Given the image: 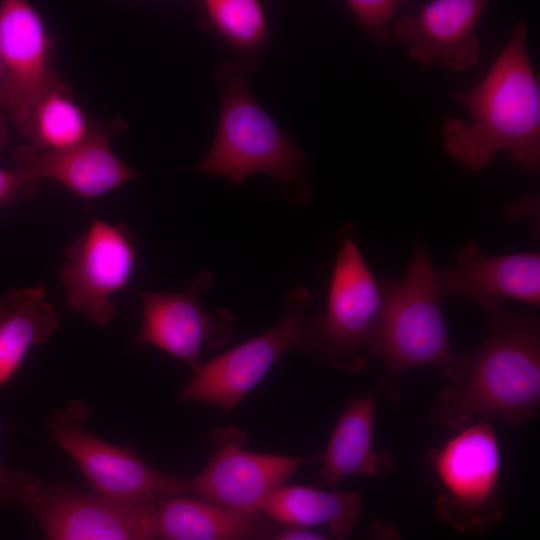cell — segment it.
<instances>
[{"instance_id":"cell-1","label":"cell","mask_w":540,"mask_h":540,"mask_svg":"<svg viewBox=\"0 0 540 540\" xmlns=\"http://www.w3.org/2000/svg\"><path fill=\"white\" fill-rule=\"evenodd\" d=\"M488 335L457 355L430 418L459 430L494 415L510 427L535 417L540 404V322L504 302L486 309Z\"/></svg>"},{"instance_id":"cell-2","label":"cell","mask_w":540,"mask_h":540,"mask_svg":"<svg viewBox=\"0 0 540 540\" xmlns=\"http://www.w3.org/2000/svg\"><path fill=\"white\" fill-rule=\"evenodd\" d=\"M527 23L518 20L511 37L483 79L450 97L468 109L471 121L447 120L443 145L461 166L485 169L496 153L534 173L540 167V88L527 49Z\"/></svg>"},{"instance_id":"cell-3","label":"cell","mask_w":540,"mask_h":540,"mask_svg":"<svg viewBox=\"0 0 540 540\" xmlns=\"http://www.w3.org/2000/svg\"><path fill=\"white\" fill-rule=\"evenodd\" d=\"M379 283L382 308L369 354L383 359L382 380L391 401L397 403L403 394L401 375L406 370L434 366L445 377L458 353L449 341L436 288V268L421 237L404 276Z\"/></svg>"},{"instance_id":"cell-4","label":"cell","mask_w":540,"mask_h":540,"mask_svg":"<svg viewBox=\"0 0 540 540\" xmlns=\"http://www.w3.org/2000/svg\"><path fill=\"white\" fill-rule=\"evenodd\" d=\"M247 67L224 62L215 78L221 90L218 127L208 153L196 168L235 184L264 173L292 181L302 172L305 156L259 105L247 83Z\"/></svg>"},{"instance_id":"cell-5","label":"cell","mask_w":540,"mask_h":540,"mask_svg":"<svg viewBox=\"0 0 540 540\" xmlns=\"http://www.w3.org/2000/svg\"><path fill=\"white\" fill-rule=\"evenodd\" d=\"M441 486L434 508L453 530L482 535L504 515L500 450L492 417H479L427 454Z\"/></svg>"},{"instance_id":"cell-6","label":"cell","mask_w":540,"mask_h":540,"mask_svg":"<svg viewBox=\"0 0 540 540\" xmlns=\"http://www.w3.org/2000/svg\"><path fill=\"white\" fill-rule=\"evenodd\" d=\"M326 311L312 316L309 354L320 364L359 371L382 308L380 283L367 265L352 230H341Z\"/></svg>"},{"instance_id":"cell-7","label":"cell","mask_w":540,"mask_h":540,"mask_svg":"<svg viewBox=\"0 0 540 540\" xmlns=\"http://www.w3.org/2000/svg\"><path fill=\"white\" fill-rule=\"evenodd\" d=\"M310 292L296 287L286 298V313L271 330L200 365L180 391L182 401H204L227 411L254 388L272 365L292 351L310 352Z\"/></svg>"},{"instance_id":"cell-8","label":"cell","mask_w":540,"mask_h":540,"mask_svg":"<svg viewBox=\"0 0 540 540\" xmlns=\"http://www.w3.org/2000/svg\"><path fill=\"white\" fill-rule=\"evenodd\" d=\"M157 495L113 499L82 493L68 482L36 478L23 504L46 540H155Z\"/></svg>"},{"instance_id":"cell-9","label":"cell","mask_w":540,"mask_h":540,"mask_svg":"<svg viewBox=\"0 0 540 540\" xmlns=\"http://www.w3.org/2000/svg\"><path fill=\"white\" fill-rule=\"evenodd\" d=\"M88 405L73 400L56 411L50 422L52 437L77 463L96 494L113 499L143 495H186L188 480L163 473L145 462L133 449L107 443L84 425Z\"/></svg>"},{"instance_id":"cell-10","label":"cell","mask_w":540,"mask_h":540,"mask_svg":"<svg viewBox=\"0 0 540 540\" xmlns=\"http://www.w3.org/2000/svg\"><path fill=\"white\" fill-rule=\"evenodd\" d=\"M64 255L60 276L67 305L97 326L108 325L116 313L111 296L129 284L134 271L132 232L122 223L94 219Z\"/></svg>"},{"instance_id":"cell-11","label":"cell","mask_w":540,"mask_h":540,"mask_svg":"<svg viewBox=\"0 0 540 540\" xmlns=\"http://www.w3.org/2000/svg\"><path fill=\"white\" fill-rule=\"evenodd\" d=\"M245 440V434L236 427L215 430L211 435L212 456L188 480L189 493L235 512L253 514L299 467L322 460V453L292 457L250 452L243 448Z\"/></svg>"},{"instance_id":"cell-12","label":"cell","mask_w":540,"mask_h":540,"mask_svg":"<svg viewBox=\"0 0 540 540\" xmlns=\"http://www.w3.org/2000/svg\"><path fill=\"white\" fill-rule=\"evenodd\" d=\"M53 47V37L31 3L0 2V110L17 129L40 97L62 80Z\"/></svg>"},{"instance_id":"cell-13","label":"cell","mask_w":540,"mask_h":540,"mask_svg":"<svg viewBox=\"0 0 540 540\" xmlns=\"http://www.w3.org/2000/svg\"><path fill=\"white\" fill-rule=\"evenodd\" d=\"M213 280L210 271L202 270L181 292H139L143 309L135 344L157 346L196 370L202 347L219 348L233 332L228 310L209 312L200 304L199 295Z\"/></svg>"},{"instance_id":"cell-14","label":"cell","mask_w":540,"mask_h":540,"mask_svg":"<svg viewBox=\"0 0 540 540\" xmlns=\"http://www.w3.org/2000/svg\"><path fill=\"white\" fill-rule=\"evenodd\" d=\"M123 128V121L118 119L99 122L87 140L60 152L41 151L26 145L17 149L15 164L34 190L39 182L52 180L84 200L93 199L139 175L110 147L113 136Z\"/></svg>"},{"instance_id":"cell-15","label":"cell","mask_w":540,"mask_h":540,"mask_svg":"<svg viewBox=\"0 0 540 540\" xmlns=\"http://www.w3.org/2000/svg\"><path fill=\"white\" fill-rule=\"evenodd\" d=\"M440 298L467 296L489 309L511 297L538 307L540 304V254L522 252L491 255L474 241L455 255V265L436 269Z\"/></svg>"},{"instance_id":"cell-16","label":"cell","mask_w":540,"mask_h":540,"mask_svg":"<svg viewBox=\"0 0 540 540\" xmlns=\"http://www.w3.org/2000/svg\"><path fill=\"white\" fill-rule=\"evenodd\" d=\"M486 4L482 0L431 1L416 14L402 15L394 33L408 44L410 56L418 63L438 62L463 71L479 60L480 40L474 28Z\"/></svg>"},{"instance_id":"cell-17","label":"cell","mask_w":540,"mask_h":540,"mask_svg":"<svg viewBox=\"0 0 540 540\" xmlns=\"http://www.w3.org/2000/svg\"><path fill=\"white\" fill-rule=\"evenodd\" d=\"M153 526L155 540H269L276 522L257 512H235L184 495L158 496Z\"/></svg>"},{"instance_id":"cell-18","label":"cell","mask_w":540,"mask_h":540,"mask_svg":"<svg viewBox=\"0 0 540 540\" xmlns=\"http://www.w3.org/2000/svg\"><path fill=\"white\" fill-rule=\"evenodd\" d=\"M383 387L381 380L372 392L353 396L346 404L322 453L318 475L322 484H333L349 476L381 477L393 470L392 453L377 450L374 445L376 403Z\"/></svg>"},{"instance_id":"cell-19","label":"cell","mask_w":540,"mask_h":540,"mask_svg":"<svg viewBox=\"0 0 540 540\" xmlns=\"http://www.w3.org/2000/svg\"><path fill=\"white\" fill-rule=\"evenodd\" d=\"M59 326L43 286L13 289L0 296V387L16 374L29 348L45 343Z\"/></svg>"},{"instance_id":"cell-20","label":"cell","mask_w":540,"mask_h":540,"mask_svg":"<svg viewBox=\"0 0 540 540\" xmlns=\"http://www.w3.org/2000/svg\"><path fill=\"white\" fill-rule=\"evenodd\" d=\"M361 508L357 492L282 484L266 497L259 513L293 528L327 523L333 537L346 539L360 518Z\"/></svg>"},{"instance_id":"cell-21","label":"cell","mask_w":540,"mask_h":540,"mask_svg":"<svg viewBox=\"0 0 540 540\" xmlns=\"http://www.w3.org/2000/svg\"><path fill=\"white\" fill-rule=\"evenodd\" d=\"M98 124L88 118L69 84L61 80L40 97L18 131L28 146L60 152L83 143Z\"/></svg>"},{"instance_id":"cell-22","label":"cell","mask_w":540,"mask_h":540,"mask_svg":"<svg viewBox=\"0 0 540 540\" xmlns=\"http://www.w3.org/2000/svg\"><path fill=\"white\" fill-rule=\"evenodd\" d=\"M204 18L237 53L253 56L262 51L267 40V20L257 0L203 1Z\"/></svg>"},{"instance_id":"cell-23","label":"cell","mask_w":540,"mask_h":540,"mask_svg":"<svg viewBox=\"0 0 540 540\" xmlns=\"http://www.w3.org/2000/svg\"><path fill=\"white\" fill-rule=\"evenodd\" d=\"M398 5L396 0L347 1L352 16L382 48L388 44L389 27Z\"/></svg>"},{"instance_id":"cell-24","label":"cell","mask_w":540,"mask_h":540,"mask_svg":"<svg viewBox=\"0 0 540 540\" xmlns=\"http://www.w3.org/2000/svg\"><path fill=\"white\" fill-rule=\"evenodd\" d=\"M370 540H402V535L397 526L390 520H374L370 527ZM269 540H346L335 537H325L303 528L288 527L279 530Z\"/></svg>"},{"instance_id":"cell-25","label":"cell","mask_w":540,"mask_h":540,"mask_svg":"<svg viewBox=\"0 0 540 540\" xmlns=\"http://www.w3.org/2000/svg\"><path fill=\"white\" fill-rule=\"evenodd\" d=\"M35 190L29 185L21 169L14 164L10 168L0 166V206L27 199Z\"/></svg>"},{"instance_id":"cell-26","label":"cell","mask_w":540,"mask_h":540,"mask_svg":"<svg viewBox=\"0 0 540 540\" xmlns=\"http://www.w3.org/2000/svg\"><path fill=\"white\" fill-rule=\"evenodd\" d=\"M36 477L25 472L6 468L0 460V503L20 502L23 504Z\"/></svg>"},{"instance_id":"cell-27","label":"cell","mask_w":540,"mask_h":540,"mask_svg":"<svg viewBox=\"0 0 540 540\" xmlns=\"http://www.w3.org/2000/svg\"><path fill=\"white\" fill-rule=\"evenodd\" d=\"M8 141L7 127L5 118L0 110V150H2Z\"/></svg>"},{"instance_id":"cell-28","label":"cell","mask_w":540,"mask_h":540,"mask_svg":"<svg viewBox=\"0 0 540 540\" xmlns=\"http://www.w3.org/2000/svg\"><path fill=\"white\" fill-rule=\"evenodd\" d=\"M0 76H1V60H0Z\"/></svg>"}]
</instances>
